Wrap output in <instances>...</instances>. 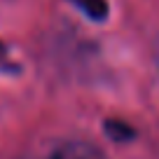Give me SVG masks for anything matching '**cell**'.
Listing matches in <instances>:
<instances>
[{
	"mask_svg": "<svg viewBox=\"0 0 159 159\" xmlns=\"http://www.w3.org/2000/svg\"><path fill=\"white\" fill-rule=\"evenodd\" d=\"M103 126H105V136H110L115 143H126V140H131L136 136V131L131 129V124L119 122V119H108Z\"/></svg>",
	"mask_w": 159,
	"mask_h": 159,
	"instance_id": "3",
	"label": "cell"
},
{
	"mask_svg": "<svg viewBox=\"0 0 159 159\" xmlns=\"http://www.w3.org/2000/svg\"><path fill=\"white\" fill-rule=\"evenodd\" d=\"M75 7L91 21H105L108 19V2L105 0H70Z\"/></svg>",
	"mask_w": 159,
	"mask_h": 159,
	"instance_id": "2",
	"label": "cell"
},
{
	"mask_svg": "<svg viewBox=\"0 0 159 159\" xmlns=\"http://www.w3.org/2000/svg\"><path fill=\"white\" fill-rule=\"evenodd\" d=\"M47 159H105V154L94 143H87V140H66V143L56 145Z\"/></svg>",
	"mask_w": 159,
	"mask_h": 159,
	"instance_id": "1",
	"label": "cell"
}]
</instances>
